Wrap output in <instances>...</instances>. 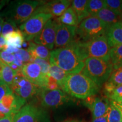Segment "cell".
<instances>
[{"mask_svg": "<svg viewBox=\"0 0 122 122\" xmlns=\"http://www.w3.org/2000/svg\"><path fill=\"white\" fill-rule=\"evenodd\" d=\"M86 57L82 52L78 40L50 53V63L59 67L68 74H79L84 67Z\"/></svg>", "mask_w": 122, "mask_h": 122, "instance_id": "cell-1", "label": "cell"}, {"mask_svg": "<svg viewBox=\"0 0 122 122\" xmlns=\"http://www.w3.org/2000/svg\"><path fill=\"white\" fill-rule=\"evenodd\" d=\"M61 89L70 96L85 100L98 92L100 88L89 77L81 73L68 74Z\"/></svg>", "mask_w": 122, "mask_h": 122, "instance_id": "cell-2", "label": "cell"}, {"mask_svg": "<svg viewBox=\"0 0 122 122\" xmlns=\"http://www.w3.org/2000/svg\"><path fill=\"white\" fill-rule=\"evenodd\" d=\"M42 1L33 0H20L10 2L0 14L1 18L11 21L16 25L22 24L32 16L36 9Z\"/></svg>", "mask_w": 122, "mask_h": 122, "instance_id": "cell-3", "label": "cell"}, {"mask_svg": "<svg viewBox=\"0 0 122 122\" xmlns=\"http://www.w3.org/2000/svg\"><path fill=\"white\" fill-rule=\"evenodd\" d=\"M113 71V66L110 61L89 57L85 59L84 67L81 73L100 88L106 83Z\"/></svg>", "mask_w": 122, "mask_h": 122, "instance_id": "cell-4", "label": "cell"}, {"mask_svg": "<svg viewBox=\"0 0 122 122\" xmlns=\"http://www.w3.org/2000/svg\"><path fill=\"white\" fill-rule=\"evenodd\" d=\"M108 27L96 16H89L82 20L76 28L78 40L86 42L92 39L106 35Z\"/></svg>", "mask_w": 122, "mask_h": 122, "instance_id": "cell-5", "label": "cell"}, {"mask_svg": "<svg viewBox=\"0 0 122 122\" xmlns=\"http://www.w3.org/2000/svg\"><path fill=\"white\" fill-rule=\"evenodd\" d=\"M79 41L82 52L87 58H96L110 61V46L108 43L106 35L100 36L86 42Z\"/></svg>", "mask_w": 122, "mask_h": 122, "instance_id": "cell-6", "label": "cell"}, {"mask_svg": "<svg viewBox=\"0 0 122 122\" xmlns=\"http://www.w3.org/2000/svg\"><path fill=\"white\" fill-rule=\"evenodd\" d=\"M53 18L50 14L40 13L30 16L25 22L20 25V30L24 35V39L30 41L40 33L49 20Z\"/></svg>", "mask_w": 122, "mask_h": 122, "instance_id": "cell-7", "label": "cell"}, {"mask_svg": "<svg viewBox=\"0 0 122 122\" xmlns=\"http://www.w3.org/2000/svg\"><path fill=\"white\" fill-rule=\"evenodd\" d=\"M14 122H50V118L44 107L28 103L15 114Z\"/></svg>", "mask_w": 122, "mask_h": 122, "instance_id": "cell-8", "label": "cell"}, {"mask_svg": "<svg viewBox=\"0 0 122 122\" xmlns=\"http://www.w3.org/2000/svg\"><path fill=\"white\" fill-rule=\"evenodd\" d=\"M10 88L14 93L26 101L39 95L42 89L27 80L23 75L20 69L17 71L13 84Z\"/></svg>", "mask_w": 122, "mask_h": 122, "instance_id": "cell-9", "label": "cell"}, {"mask_svg": "<svg viewBox=\"0 0 122 122\" xmlns=\"http://www.w3.org/2000/svg\"><path fill=\"white\" fill-rule=\"evenodd\" d=\"M41 104L44 108H57L68 103L70 96L62 89H42L40 93Z\"/></svg>", "mask_w": 122, "mask_h": 122, "instance_id": "cell-10", "label": "cell"}, {"mask_svg": "<svg viewBox=\"0 0 122 122\" xmlns=\"http://www.w3.org/2000/svg\"><path fill=\"white\" fill-rule=\"evenodd\" d=\"M20 70L24 77L30 83L42 89L46 88L48 77L42 74L41 68L37 64L34 62L24 64Z\"/></svg>", "mask_w": 122, "mask_h": 122, "instance_id": "cell-11", "label": "cell"}, {"mask_svg": "<svg viewBox=\"0 0 122 122\" xmlns=\"http://www.w3.org/2000/svg\"><path fill=\"white\" fill-rule=\"evenodd\" d=\"M58 23L57 20H49L40 33L33 39V42L52 50L55 45L56 30Z\"/></svg>", "mask_w": 122, "mask_h": 122, "instance_id": "cell-12", "label": "cell"}, {"mask_svg": "<svg viewBox=\"0 0 122 122\" xmlns=\"http://www.w3.org/2000/svg\"><path fill=\"white\" fill-rule=\"evenodd\" d=\"M71 4V1L68 0H57L48 2L42 1V4L36 9L33 15L45 13L50 14L53 17H59L68 7H70Z\"/></svg>", "mask_w": 122, "mask_h": 122, "instance_id": "cell-13", "label": "cell"}, {"mask_svg": "<svg viewBox=\"0 0 122 122\" xmlns=\"http://www.w3.org/2000/svg\"><path fill=\"white\" fill-rule=\"evenodd\" d=\"M76 27L58 24L54 45L56 49L66 46L74 42L76 40Z\"/></svg>", "mask_w": 122, "mask_h": 122, "instance_id": "cell-14", "label": "cell"}, {"mask_svg": "<svg viewBox=\"0 0 122 122\" xmlns=\"http://www.w3.org/2000/svg\"><path fill=\"white\" fill-rule=\"evenodd\" d=\"M93 96L85 99L84 102L85 106L92 111L93 119H95L102 117L107 113L109 109L110 102L106 98L93 97Z\"/></svg>", "mask_w": 122, "mask_h": 122, "instance_id": "cell-15", "label": "cell"}, {"mask_svg": "<svg viewBox=\"0 0 122 122\" xmlns=\"http://www.w3.org/2000/svg\"><path fill=\"white\" fill-rule=\"evenodd\" d=\"M106 36L111 48L122 45V24L120 22L108 27Z\"/></svg>", "mask_w": 122, "mask_h": 122, "instance_id": "cell-16", "label": "cell"}, {"mask_svg": "<svg viewBox=\"0 0 122 122\" xmlns=\"http://www.w3.org/2000/svg\"><path fill=\"white\" fill-rule=\"evenodd\" d=\"M27 50L31 56L30 62H33L35 58L43 59L50 61L51 51L45 46L30 42L28 44Z\"/></svg>", "mask_w": 122, "mask_h": 122, "instance_id": "cell-17", "label": "cell"}, {"mask_svg": "<svg viewBox=\"0 0 122 122\" xmlns=\"http://www.w3.org/2000/svg\"><path fill=\"white\" fill-rule=\"evenodd\" d=\"M122 85V67L112 71L109 79L104 84L105 93L107 94L114 88Z\"/></svg>", "mask_w": 122, "mask_h": 122, "instance_id": "cell-18", "label": "cell"}, {"mask_svg": "<svg viewBox=\"0 0 122 122\" xmlns=\"http://www.w3.org/2000/svg\"><path fill=\"white\" fill-rule=\"evenodd\" d=\"M6 46L20 49L24 42V35L20 30H17L10 32L5 36Z\"/></svg>", "mask_w": 122, "mask_h": 122, "instance_id": "cell-19", "label": "cell"}, {"mask_svg": "<svg viewBox=\"0 0 122 122\" xmlns=\"http://www.w3.org/2000/svg\"><path fill=\"white\" fill-rule=\"evenodd\" d=\"M94 16L98 18L109 27L112 24L119 22L121 16H119L113 11L105 7L99 11Z\"/></svg>", "mask_w": 122, "mask_h": 122, "instance_id": "cell-20", "label": "cell"}, {"mask_svg": "<svg viewBox=\"0 0 122 122\" xmlns=\"http://www.w3.org/2000/svg\"><path fill=\"white\" fill-rule=\"evenodd\" d=\"M57 22L64 25L76 27L79 24L77 15L71 7H68L63 14L57 18Z\"/></svg>", "mask_w": 122, "mask_h": 122, "instance_id": "cell-21", "label": "cell"}, {"mask_svg": "<svg viewBox=\"0 0 122 122\" xmlns=\"http://www.w3.org/2000/svg\"><path fill=\"white\" fill-rule=\"evenodd\" d=\"M17 71L12 69L9 65L0 59V80L10 86H11Z\"/></svg>", "mask_w": 122, "mask_h": 122, "instance_id": "cell-22", "label": "cell"}, {"mask_svg": "<svg viewBox=\"0 0 122 122\" xmlns=\"http://www.w3.org/2000/svg\"><path fill=\"white\" fill-rule=\"evenodd\" d=\"M87 2V0H74L71 1V7L77 15L79 23L90 16L86 9Z\"/></svg>", "mask_w": 122, "mask_h": 122, "instance_id": "cell-23", "label": "cell"}, {"mask_svg": "<svg viewBox=\"0 0 122 122\" xmlns=\"http://www.w3.org/2000/svg\"><path fill=\"white\" fill-rule=\"evenodd\" d=\"M108 122H122V107L120 103L111 100L107 115Z\"/></svg>", "mask_w": 122, "mask_h": 122, "instance_id": "cell-24", "label": "cell"}, {"mask_svg": "<svg viewBox=\"0 0 122 122\" xmlns=\"http://www.w3.org/2000/svg\"><path fill=\"white\" fill-rule=\"evenodd\" d=\"M110 62L113 66L114 70L122 67V45L111 48L110 50Z\"/></svg>", "mask_w": 122, "mask_h": 122, "instance_id": "cell-25", "label": "cell"}, {"mask_svg": "<svg viewBox=\"0 0 122 122\" xmlns=\"http://www.w3.org/2000/svg\"><path fill=\"white\" fill-rule=\"evenodd\" d=\"M51 64V66H50L49 76H51L57 81L59 88L61 89L64 81L65 80L68 74L64 70L61 69V68H59V67L57 66L54 64Z\"/></svg>", "mask_w": 122, "mask_h": 122, "instance_id": "cell-26", "label": "cell"}, {"mask_svg": "<svg viewBox=\"0 0 122 122\" xmlns=\"http://www.w3.org/2000/svg\"><path fill=\"white\" fill-rule=\"evenodd\" d=\"M106 7L105 0H89L86 9L90 16H94L99 11Z\"/></svg>", "mask_w": 122, "mask_h": 122, "instance_id": "cell-27", "label": "cell"}, {"mask_svg": "<svg viewBox=\"0 0 122 122\" xmlns=\"http://www.w3.org/2000/svg\"><path fill=\"white\" fill-rule=\"evenodd\" d=\"M106 8L113 11L116 14H122V0H105Z\"/></svg>", "mask_w": 122, "mask_h": 122, "instance_id": "cell-28", "label": "cell"}, {"mask_svg": "<svg viewBox=\"0 0 122 122\" xmlns=\"http://www.w3.org/2000/svg\"><path fill=\"white\" fill-rule=\"evenodd\" d=\"M106 96L113 101L120 104L122 103V85L115 88Z\"/></svg>", "mask_w": 122, "mask_h": 122, "instance_id": "cell-29", "label": "cell"}, {"mask_svg": "<svg viewBox=\"0 0 122 122\" xmlns=\"http://www.w3.org/2000/svg\"><path fill=\"white\" fill-rule=\"evenodd\" d=\"M33 62L37 64L41 68L42 74L45 76L48 77L49 74L50 66H51V64L49 62V61L40 58H35L33 59Z\"/></svg>", "mask_w": 122, "mask_h": 122, "instance_id": "cell-30", "label": "cell"}, {"mask_svg": "<svg viewBox=\"0 0 122 122\" xmlns=\"http://www.w3.org/2000/svg\"><path fill=\"white\" fill-rule=\"evenodd\" d=\"M17 30H18V28L16 24L11 21L5 20V21L4 20V23H3L1 35H2L4 37H5L7 34Z\"/></svg>", "mask_w": 122, "mask_h": 122, "instance_id": "cell-31", "label": "cell"}, {"mask_svg": "<svg viewBox=\"0 0 122 122\" xmlns=\"http://www.w3.org/2000/svg\"><path fill=\"white\" fill-rule=\"evenodd\" d=\"M14 59V54L10 53L5 50L0 51V59L7 65H10L13 63Z\"/></svg>", "mask_w": 122, "mask_h": 122, "instance_id": "cell-32", "label": "cell"}, {"mask_svg": "<svg viewBox=\"0 0 122 122\" xmlns=\"http://www.w3.org/2000/svg\"><path fill=\"white\" fill-rule=\"evenodd\" d=\"M13 93L10 86L0 80V101L7 94Z\"/></svg>", "mask_w": 122, "mask_h": 122, "instance_id": "cell-33", "label": "cell"}, {"mask_svg": "<svg viewBox=\"0 0 122 122\" xmlns=\"http://www.w3.org/2000/svg\"><path fill=\"white\" fill-rule=\"evenodd\" d=\"M17 54L19 55V56L20 57L23 63H27V62H30V59H31V56L29 52L28 51V50L23 49H20L18 51Z\"/></svg>", "mask_w": 122, "mask_h": 122, "instance_id": "cell-34", "label": "cell"}, {"mask_svg": "<svg viewBox=\"0 0 122 122\" xmlns=\"http://www.w3.org/2000/svg\"><path fill=\"white\" fill-rule=\"evenodd\" d=\"M60 89L58 84L55 79L51 76H49L48 79V84L46 89L48 90H55Z\"/></svg>", "mask_w": 122, "mask_h": 122, "instance_id": "cell-35", "label": "cell"}, {"mask_svg": "<svg viewBox=\"0 0 122 122\" xmlns=\"http://www.w3.org/2000/svg\"><path fill=\"white\" fill-rule=\"evenodd\" d=\"M14 56H15V59H14V61L13 63L15 64V65L17 66L19 68H21L23 67V66L24 65L23 62L22 61L20 57L19 56V55L17 54V53H15Z\"/></svg>", "mask_w": 122, "mask_h": 122, "instance_id": "cell-36", "label": "cell"}, {"mask_svg": "<svg viewBox=\"0 0 122 122\" xmlns=\"http://www.w3.org/2000/svg\"><path fill=\"white\" fill-rule=\"evenodd\" d=\"M6 48V41L5 37L2 35H0V51L5 50Z\"/></svg>", "mask_w": 122, "mask_h": 122, "instance_id": "cell-37", "label": "cell"}, {"mask_svg": "<svg viewBox=\"0 0 122 122\" xmlns=\"http://www.w3.org/2000/svg\"><path fill=\"white\" fill-rule=\"evenodd\" d=\"M15 115L14 114L7 115L4 118L0 119V122H14Z\"/></svg>", "mask_w": 122, "mask_h": 122, "instance_id": "cell-38", "label": "cell"}, {"mask_svg": "<svg viewBox=\"0 0 122 122\" xmlns=\"http://www.w3.org/2000/svg\"><path fill=\"white\" fill-rule=\"evenodd\" d=\"M107 115H108V112L106 114V115H103L102 117L93 119L92 122H108Z\"/></svg>", "mask_w": 122, "mask_h": 122, "instance_id": "cell-39", "label": "cell"}, {"mask_svg": "<svg viewBox=\"0 0 122 122\" xmlns=\"http://www.w3.org/2000/svg\"><path fill=\"white\" fill-rule=\"evenodd\" d=\"M9 2V1L7 0H0V11L6 5L8 4Z\"/></svg>", "mask_w": 122, "mask_h": 122, "instance_id": "cell-40", "label": "cell"}, {"mask_svg": "<svg viewBox=\"0 0 122 122\" xmlns=\"http://www.w3.org/2000/svg\"><path fill=\"white\" fill-rule=\"evenodd\" d=\"M62 122H82L80 120L77 119H67L63 120Z\"/></svg>", "mask_w": 122, "mask_h": 122, "instance_id": "cell-41", "label": "cell"}, {"mask_svg": "<svg viewBox=\"0 0 122 122\" xmlns=\"http://www.w3.org/2000/svg\"><path fill=\"white\" fill-rule=\"evenodd\" d=\"M3 23H4V19H2V18L0 16V35H1V32H2Z\"/></svg>", "mask_w": 122, "mask_h": 122, "instance_id": "cell-42", "label": "cell"}, {"mask_svg": "<svg viewBox=\"0 0 122 122\" xmlns=\"http://www.w3.org/2000/svg\"><path fill=\"white\" fill-rule=\"evenodd\" d=\"M120 22L122 24V14L121 15V16H120Z\"/></svg>", "mask_w": 122, "mask_h": 122, "instance_id": "cell-43", "label": "cell"}, {"mask_svg": "<svg viewBox=\"0 0 122 122\" xmlns=\"http://www.w3.org/2000/svg\"><path fill=\"white\" fill-rule=\"evenodd\" d=\"M120 105H121V106H122V103H120Z\"/></svg>", "mask_w": 122, "mask_h": 122, "instance_id": "cell-44", "label": "cell"}]
</instances>
